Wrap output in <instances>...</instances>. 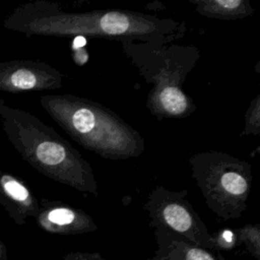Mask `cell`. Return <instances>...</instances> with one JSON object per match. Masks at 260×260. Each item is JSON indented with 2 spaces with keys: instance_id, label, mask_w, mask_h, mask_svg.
Instances as JSON below:
<instances>
[{
  "instance_id": "6da1fadb",
  "label": "cell",
  "mask_w": 260,
  "mask_h": 260,
  "mask_svg": "<svg viewBox=\"0 0 260 260\" xmlns=\"http://www.w3.org/2000/svg\"><path fill=\"white\" fill-rule=\"evenodd\" d=\"M3 26L27 36L98 37L123 43H164L179 32V24L172 19L118 10L68 13L46 2L16 8L3 21Z\"/></svg>"
},
{
  "instance_id": "7a4b0ae2",
  "label": "cell",
  "mask_w": 260,
  "mask_h": 260,
  "mask_svg": "<svg viewBox=\"0 0 260 260\" xmlns=\"http://www.w3.org/2000/svg\"><path fill=\"white\" fill-rule=\"evenodd\" d=\"M3 129L21 157L46 177L81 192L98 194L90 165L54 129L0 100Z\"/></svg>"
},
{
  "instance_id": "3957f363",
  "label": "cell",
  "mask_w": 260,
  "mask_h": 260,
  "mask_svg": "<svg viewBox=\"0 0 260 260\" xmlns=\"http://www.w3.org/2000/svg\"><path fill=\"white\" fill-rule=\"evenodd\" d=\"M42 107L76 142L111 159L138 156L144 141L137 131L108 108L70 94H47Z\"/></svg>"
},
{
  "instance_id": "277c9868",
  "label": "cell",
  "mask_w": 260,
  "mask_h": 260,
  "mask_svg": "<svg viewBox=\"0 0 260 260\" xmlns=\"http://www.w3.org/2000/svg\"><path fill=\"white\" fill-rule=\"evenodd\" d=\"M190 165L208 208L224 220L240 217L252 186L251 166L214 151L192 156Z\"/></svg>"
},
{
  "instance_id": "5b68a950",
  "label": "cell",
  "mask_w": 260,
  "mask_h": 260,
  "mask_svg": "<svg viewBox=\"0 0 260 260\" xmlns=\"http://www.w3.org/2000/svg\"><path fill=\"white\" fill-rule=\"evenodd\" d=\"M154 236L182 239L192 245L213 250L210 234L196 210L186 199V191L173 192L155 188L144 205Z\"/></svg>"
},
{
  "instance_id": "8992f818",
  "label": "cell",
  "mask_w": 260,
  "mask_h": 260,
  "mask_svg": "<svg viewBox=\"0 0 260 260\" xmlns=\"http://www.w3.org/2000/svg\"><path fill=\"white\" fill-rule=\"evenodd\" d=\"M63 75L52 66L32 60L0 63V90L20 92L56 89L62 86Z\"/></svg>"
},
{
  "instance_id": "52a82bcc",
  "label": "cell",
  "mask_w": 260,
  "mask_h": 260,
  "mask_svg": "<svg viewBox=\"0 0 260 260\" xmlns=\"http://www.w3.org/2000/svg\"><path fill=\"white\" fill-rule=\"evenodd\" d=\"M41 223L49 232L60 235H79L98 230L90 215L60 203L48 207L41 214Z\"/></svg>"
},
{
  "instance_id": "ba28073f",
  "label": "cell",
  "mask_w": 260,
  "mask_h": 260,
  "mask_svg": "<svg viewBox=\"0 0 260 260\" xmlns=\"http://www.w3.org/2000/svg\"><path fill=\"white\" fill-rule=\"evenodd\" d=\"M147 104L153 115L162 117L187 116L195 109L189 96L178 86L152 88Z\"/></svg>"
},
{
  "instance_id": "9c48e42d",
  "label": "cell",
  "mask_w": 260,
  "mask_h": 260,
  "mask_svg": "<svg viewBox=\"0 0 260 260\" xmlns=\"http://www.w3.org/2000/svg\"><path fill=\"white\" fill-rule=\"evenodd\" d=\"M161 260H224L220 254L192 245L182 239H165L155 237Z\"/></svg>"
},
{
  "instance_id": "30bf717a",
  "label": "cell",
  "mask_w": 260,
  "mask_h": 260,
  "mask_svg": "<svg viewBox=\"0 0 260 260\" xmlns=\"http://www.w3.org/2000/svg\"><path fill=\"white\" fill-rule=\"evenodd\" d=\"M191 2L198 13L212 18H243L254 11L247 0H196Z\"/></svg>"
},
{
  "instance_id": "8fae6325",
  "label": "cell",
  "mask_w": 260,
  "mask_h": 260,
  "mask_svg": "<svg viewBox=\"0 0 260 260\" xmlns=\"http://www.w3.org/2000/svg\"><path fill=\"white\" fill-rule=\"evenodd\" d=\"M0 191L10 201L20 204L28 210H34L38 207L37 202L29 190L20 181L12 176H0Z\"/></svg>"
},
{
  "instance_id": "7c38bea8",
  "label": "cell",
  "mask_w": 260,
  "mask_h": 260,
  "mask_svg": "<svg viewBox=\"0 0 260 260\" xmlns=\"http://www.w3.org/2000/svg\"><path fill=\"white\" fill-rule=\"evenodd\" d=\"M236 232L239 245L244 244L248 252L256 260H260V224H246Z\"/></svg>"
},
{
  "instance_id": "4fadbf2b",
  "label": "cell",
  "mask_w": 260,
  "mask_h": 260,
  "mask_svg": "<svg viewBox=\"0 0 260 260\" xmlns=\"http://www.w3.org/2000/svg\"><path fill=\"white\" fill-rule=\"evenodd\" d=\"M212 244L215 251H228L240 246L236 230H223L212 234Z\"/></svg>"
},
{
  "instance_id": "5bb4252c",
  "label": "cell",
  "mask_w": 260,
  "mask_h": 260,
  "mask_svg": "<svg viewBox=\"0 0 260 260\" xmlns=\"http://www.w3.org/2000/svg\"><path fill=\"white\" fill-rule=\"evenodd\" d=\"M63 260H108L104 258L100 253H86V252H72L67 254ZM150 260H161L158 253L155 252V256Z\"/></svg>"
}]
</instances>
